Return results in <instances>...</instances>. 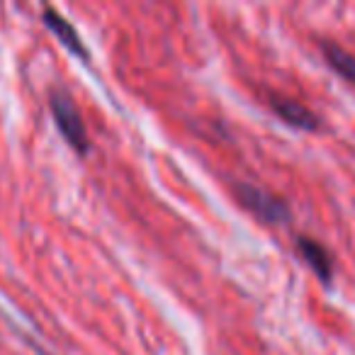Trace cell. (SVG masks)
<instances>
[{
  "mask_svg": "<svg viewBox=\"0 0 355 355\" xmlns=\"http://www.w3.org/2000/svg\"><path fill=\"white\" fill-rule=\"evenodd\" d=\"M49 110H51V117H54L56 127H59L61 137L69 141V146L73 148L76 153L85 156V153L90 151V139H88V132H85L83 117H80L78 107H76V103L71 100V95L64 93V90H51Z\"/></svg>",
  "mask_w": 355,
  "mask_h": 355,
  "instance_id": "cell-1",
  "label": "cell"
},
{
  "mask_svg": "<svg viewBox=\"0 0 355 355\" xmlns=\"http://www.w3.org/2000/svg\"><path fill=\"white\" fill-rule=\"evenodd\" d=\"M236 198L248 212L256 214L261 222L266 224H285L290 222V207L282 198L266 193V190L256 188V185L241 183L236 188Z\"/></svg>",
  "mask_w": 355,
  "mask_h": 355,
  "instance_id": "cell-2",
  "label": "cell"
},
{
  "mask_svg": "<svg viewBox=\"0 0 355 355\" xmlns=\"http://www.w3.org/2000/svg\"><path fill=\"white\" fill-rule=\"evenodd\" d=\"M321 51H324V59L336 73H340L350 85H355V56L348 54L345 49H340L338 44H331V42H321Z\"/></svg>",
  "mask_w": 355,
  "mask_h": 355,
  "instance_id": "cell-6",
  "label": "cell"
},
{
  "mask_svg": "<svg viewBox=\"0 0 355 355\" xmlns=\"http://www.w3.org/2000/svg\"><path fill=\"white\" fill-rule=\"evenodd\" d=\"M42 20H44V25L49 27L51 32L56 35V40L61 42V44L66 46V49L71 51V54H76L80 61H88L90 54L88 49H85V44L80 42L78 32H76V27L71 25L69 20H66L61 12H56L54 8H44V12H42Z\"/></svg>",
  "mask_w": 355,
  "mask_h": 355,
  "instance_id": "cell-4",
  "label": "cell"
},
{
  "mask_svg": "<svg viewBox=\"0 0 355 355\" xmlns=\"http://www.w3.org/2000/svg\"><path fill=\"white\" fill-rule=\"evenodd\" d=\"M297 251L300 256L304 258L306 263L311 266V270L319 275L321 282H329L331 280V272H334V263H331V256L319 241L309 236H300L297 239Z\"/></svg>",
  "mask_w": 355,
  "mask_h": 355,
  "instance_id": "cell-5",
  "label": "cell"
},
{
  "mask_svg": "<svg viewBox=\"0 0 355 355\" xmlns=\"http://www.w3.org/2000/svg\"><path fill=\"white\" fill-rule=\"evenodd\" d=\"M268 103H270L272 112H275L285 124H290V127L302 129V132H314V129H319V117H316L309 107L297 103V100L282 98V95H272Z\"/></svg>",
  "mask_w": 355,
  "mask_h": 355,
  "instance_id": "cell-3",
  "label": "cell"
}]
</instances>
